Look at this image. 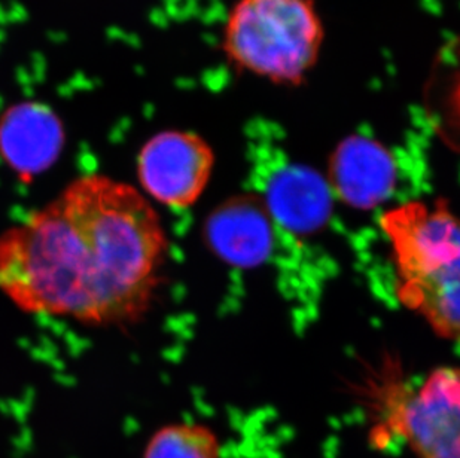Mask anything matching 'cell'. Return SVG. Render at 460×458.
I'll use <instances>...</instances> for the list:
<instances>
[{
  "label": "cell",
  "instance_id": "1",
  "mask_svg": "<svg viewBox=\"0 0 460 458\" xmlns=\"http://www.w3.org/2000/svg\"><path fill=\"white\" fill-rule=\"evenodd\" d=\"M167 251L146 197L88 174L0 233V292L29 314L131 326L153 307Z\"/></svg>",
  "mask_w": 460,
  "mask_h": 458
},
{
  "label": "cell",
  "instance_id": "2",
  "mask_svg": "<svg viewBox=\"0 0 460 458\" xmlns=\"http://www.w3.org/2000/svg\"><path fill=\"white\" fill-rule=\"evenodd\" d=\"M396 296L439 338L460 341V217L443 199L410 201L383 213Z\"/></svg>",
  "mask_w": 460,
  "mask_h": 458
},
{
  "label": "cell",
  "instance_id": "3",
  "mask_svg": "<svg viewBox=\"0 0 460 458\" xmlns=\"http://www.w3.org/2000/svg\"><path fill=\"white\" fill-rule=\"evenodd\" d=\"M325 24L314 0H234L222 27V54L240 74L300 87L321 58Z\"/></svg>",
  "mask_w": 460,
  "mask_h": 458
},
{
  "label": "cell",
  "instance_id": "4",
  "mask_svg": "<svg viewBox=\"0 0 460 458\" xmlns=\"http://www.w3.org/2000/svg\"><path fill=\"white\" fill-rule=\"evenodd\" d=\"M380 414L378 441L400 436L419 458H460L459 367H438L414 390L387 385Z\"/></svg>",
  "mask_w": 460,
  "mask_h": 458
},
{
  "label": "cell",
  "instance_id": "5",
  "mask_svg": "<svg viewBox=\"0 0 460 458\" xmlns=\"http://www.w3.org/2000/svg\"><path fill=\"white\" fill-rule=\"evenodd\" d=\"M215 154L192 131L167 130L153 136L137 156V178L145 192L172 208L197 203L212 178Z\"/></svg>",
  "mask_w": 460,
  "mask_h": 458
},
{
  "label": "cell",
  "instance_id": "6",
  "mask_svg": "<svg viewBox=\"0 0 460 458\" xmlns=\"http://www.w3.org/2000/svg\"><path fill=\"white\" fill-rule=\"evenodd\" d=\"M276 225L258 194H240L219 204L205 222L208 251L234 269H256L273 253Z\"/></svg>",
  "mask_w": 460,
  "mask_h": 458
},
{
  "label": "cell",
  "instance_id": "7",
  "mask_svg": "<svg viewBox=\"0 0 460 458\" xmlns=\"http://www.w3.org/2000/svg\"><path fill=\"white\" fill-rule=\"evenodd\" d=\"M258 195L276 228L292 235H314L330 222L334 195L328 181L307 165L279 161L264 172Z\"/></svg>",
  "mask_w": 460,
  "mask_h": 458
},
{
  "label": "cell",
  "instance_id": "8",
  "mask_svg": "<svg viewBox=\"0 0 460 458\" xmlns=\"http://www.w3.org/2000/svg\"><path fill=\"white\" fill-rule=\"evenodd\" d=\"M326 181L344 204L369 210L391 198L398 164L391 149L373 136H346L331 154Z\"/></svg>",
  "mask_w": 460,
  "mask_h": 458
},
{
  "label": "cell",
  "instance_id": "9",
  "mask_svg": "<svg viewBox=\"0 0 460 458\" xmlns=\"http://www.w3.org/2000/svg\"><path fill=\"white\" fill-rule=\"evenodd\" d=\"M65 142L63 122L40 101L13 104L0 117V158L24 182L51 169Z\"/></svg>",
  "mask_w": 460,
  "mask_h": 458
},
{
  "label": "cell",
  "instance_id": "10",
  "mask_svg": "<svg viewBox=\"0 0 460 458\" xmlns=\"http://www.w3.org/2000/svg\"><path fill=\"white\" fill-rule=\"evenodd\" d=\"M217 435L201 424H169L154 433L144 458H219Z\"/></svg>",
  "mask_w": 460,
  "mask_h": 458
}]
</instances>
